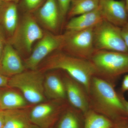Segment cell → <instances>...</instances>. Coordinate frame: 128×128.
Segmentation results:
<instances>
[{
	"mask_svg": "<svg viewBox=\"0 0 128 128\" xmlns=\"http://www.w3.org/2000/svg\"><path fill=\"white\" fill-rule=\"evenodd\" d=\"M121 34L128 49V22L121 28Z\"/></svg>",
	"mask_w": 128,
	"mask_h": 128,
	"instance_id": "25",
	"label": "cell"
},
{
	"mask_svg": "<svg viewBox=\"0 0 128 128\" xmlns=\"http://www.w3.org/2000/svg\"><path fill=\"white\" fill-rule=\"evenodd\" d=\"M94 27L80 31H67L62 34L60 50L83 59L91 58L96 51L93 41Z\"/></svg>",
	"mask_w": 128,
	"mask_h": 128,
	"instance_id": "6",
	"label": "cell"
},
{
	"mask_svg": "<svg viewBox=\"0 0 128 128\" xmlns=\"http://www.w3.org/2000/svg\"><path fill=\"white\" fill-rule=\"evenodd\" d=\"M121 90L122 93L128 91V73L124 77L122 82Z\"/></svg>",
	"mask_w": 128,
	"mask_h": 128,
	"instance_id": "27",
	"label": "cell"
},
{
	"mask_svg": "<svg viewBox=\"0 0 128 128\" xmlns=\"http://www.w3.org/2000/svg\"><path fill=\"white\" fill-rule=\"evenodd\" d=\"M98 76L114 85L121 76L128 73V53L96 50L89 60Z\"/></svg>",
	"mask_w": 128,
	"mask_h": 128,
	"instance_id": "3",
	"label": "cell"
},
{
	"mask_svg": "<svg viewBox=\"0 0 128 128\" xmlns=\"http://www.w3.org/2000/svg\"><path fill=\"white\" fill-rule=\"evenodd\" d=\"M60 15L63 21L67 16L70 7L72 0H57Z\"/></svg>",
	"mask_w": 128,
	"mask_h": 128,
	"instance_id": "23",
	"label": "cell"
},
{
	"mask_svg": "<svg viewBox=\"0 0 128 128\" xmlns=\"http://www.w3.org/2000/svg\"><path fill=\"white\" fill-rule=\"evenodd\" d=\"M19 20L17 4L3 2L0 6V27L4 33L7 40L13 35Z\"/></svg>",
	"mask_w": 128,
	"mask_h": 128,
	"instance_id": "14",
	"label": "cell"
},
{
	"mask_svg": "<svg viewBox=\"0 0 128 128\" xmlns=\"http://www.w3.org/2000/svg\"><path fill=\"white\" fill-rule=\"evenodd\" d=\"M112 128H128V118L115 123Z\"/></svg>",
	"mask_w": 128,
	"mask_h": 128,
	"instance_id": "28",
	"label": "cell"
},
{
	"mask_svg": "<svg viewBox=\"0 0 128 128\" xmlns=\"http://www.w3.org/2000/svg\"><path fill=\"white\" fill-rule=\"evenodd\" d=\"M0 110H1L0 109Z\"/></svg>",
	"mask_w": 128,
	"mask_h": 128,
	"instance_id": "36",
	"label": "cell"
},
{
	"mask_svg": "<svg viewBox=\"0 0 128 128\" xmlns=\"http://www.w3.org/2000/svg\"><path fill=\"white\" fill-rule=\"evenodd\" d=\"M25 69L20 55L7 41L0 60V72L10 78L23 72Z\"/></svg>",
	"mask_w": 128,
	"mask_h": 128,
	"instance_id": "13",
	"label": "cell"
},
{
	"mask_svg": "<svg viewBox=\"0 0 128 128\" xmlns=\"http://www.w3.org/2000/svg\"><path fill=\"white\" fill-rule=\"evenodd\" d=\"M65 100H53L37 104L29 112L32 124L40 128H51L57 122L60 114L67 107Z\"/></svg>",
	"mask_w": 128,
	"mask_h": 128,
	"instance_id": "9",
	"label": "cell"
},
{
	"mask_svg": "<svg viewBox=\"0 0 128 128\" xmlns=\"http://www.w3.org/2000/svg\"><path fill=\"white\" fill-rule=\"evenodd\" d=\"M98 8L104 20L120 28L128 22L125 0H99Z\"/></svg>",
	"mask_w": 128,
	"mask_h": 128,
	"instance_id": "12",
	"label": "cell"
},
{
	"mask_svg": "<svg viewBox=\"0 0 128 128\" xmlns=\"http://www.w3.org/2000/svg\"><path fill=\"white\" fill-rule=\"evenodd\" d=\"M23 96L12 90L0 89V109L2 110L22 109L27 104Z\"/></svg>",
	"mask_w": 128,
	"mask_h": 128,
	"instance_id": "19",
	"label": "cell"
},
{
	"mask_svg": "<svg viewBox=\"0 0 128 128\" xmlns=\"http://www.w3.org/2000/svg\"><path fill=\"white\" fill-rule=\"evenodd\" d=\"M31 128H38V126H35V125H34V124H33L32 126V127H31Z\"/></svg>",
	"mask_w": 128,
	"mask_h": 128,
	"instance_id": "33",
	"label": "cell"
},
{
	"mask_svg": "<svg viewBox=\"0 0 128 128\" xmlns=\"http://www.w3.org/2000/svg\"><path fill=\"white\" fill-rule=\"evenodd\" d=\"M114 85L96 76L88 92L90 109L106 117L114 124L128 119L126 109Z\"/></svg>",
	"mask_w": 128,
	"mask_h": 128,
	"instance_id": "1",
	"label": "cell"
},
{
	"mask_svg": "<svg viewBox=\"0 0 128 128\" xmlns=\"http://www.w3.org/2000/svg\"><path fill=\"white\" fill-rule=\"evenodd\" d=\"M9 78L0 72V89L8 86Z\"/></svg>",
	"mask_w": 128,
	"mask_h": 128,
	"instance_id": "26",
	"label": "cell"
},
{
	"mask_svg": "<svg viewBox=\"0 0 128 128\" xmlns=\"http://www.w3.org/2000/svg\"><path fill=\"white\" fill-rule=\"evenodd\" d=\"M125 4L128 12V0H125Z\"/></svg>",
	"mask_w": 128,
	"mask_h": 128,
	"instance_id": "32",
	"label": "cell"
},
{
	"mask_svg": "<svg viewBox=\"0 0 128 128\" xmlns=\"http://www.w3.org/2000/svg\"><path fill=\"white\" fill-rule=\"evenodd\" d=\"M99 0H76L72 2L67 16L70 18L88 13L98 8Z\"/></svg>",
	"mask_w": 128,
	"mask_h": 128,
	"instance_id": "21",
	"label": "cell"
},
{
	"mask_svg": "<svg viewBox=\"0 0 128 128\" xmlns=\"http://www.w3.org/2000/svg\"><path fill=\"white\" fill-rule=\"evenodd\" d=\"M4 122V110H0V128H2Z\"/></svg>",
	"mask_w": 128,
	"mask_h": 128,
	"instance_id": "30",
	"label": "cell"
},
{
	"mask_svg": "<svg viewBox=\"0 0 128 128\" xmlns=\"http://www.w3.org/2000/svg\"><path fill=\"white\" fill-rule=\"evenodd\" d=\"M103 19L98 7L92 11L70 18L66 25V30H86L94 27Z\"/></svg>",
	"mask_w": 128,
	"mask_h": 128,
	"instance_id": "15",
	"label": "cell"
},
{
	"mask_svg": "<svg viewBox=\"0 0 128 128\" xmlns=\"http://www.w3.org/2000/svg\"><path fill=\"white\" fill-rule=\"evenodd\" d=\"M93 41L96 50L128 53L121 34V28L102 20L93 28Z\"/></svg>",
	"mask_w": 128,
	"mask_h": 128,
	"instance_id": "7",
	"label": "cell"
},
{
	"mask_svg": "<svg viewBox=\"0 0 128 128\" xmlns=\"http://www.w3.org/2000/svg\"><path fill=\"white\" fill-rule=\"evenodd\" d=\"M84 114L72 106L66 107L57 121L56 128H83Z\"/></svg>",
	"mask_w": 128,
	"mask_h": 128,
	"instance_id": "18",
	"label": "cell"
},
{
	"mask_svg": "<svg viewBox=\"0 0 128 128\" xmlns=\"http://www.w3.org/2000/svg\"><path fill=\"white\" fill-rule=\"evenodd\" d=\"M46 0H21L18 8L24 13H33L45 2Z\"/></svg>",
	"mask_w": 128,
	"mask_h": 128,
	"instance_id": "22",
	"label": "cell"
},
{
	"mask_svg": "<svg viewBox=\"0 0 128 128\" xmlns=\"http://www.w3.org/2000/svg\"><path fill=\"white\" fill-rule=\"evenodd\" d=\"M7 42V39L4 33L0 27V60L4 49L5 46Z\"/></svg>",
	"mask_w": 128,
	"mask_h": 128,
	"instance_id": "24",
	"label": "cell"
},
{
	"mask_svg": "<svg viewBox=\"0 0 128 128\" xmlns=\"http://www.w3.org/2000/svg\"><path fill=\"white\" fill-rule=\"evenodd\" d=\"M4 2L3 0H0V6L2 4V2Z\"/></svg>",
	"mask_w": 128,
	"mask_h": 128,
	"instance_id": "34",
	"label": "cell"
},
{
	"mask_svg": "<svg viewBox=\"0 0 128 128\" xmlns=\"http://www.w3.org/2000/svg\"><path fill=\"white\" fill-rule=\"evenodd\" d=\"M59 70L64 71L84 86L88 94L92 78L96 76V70L88 60L74 57L60 50L46 58L42 72Z\"/></svg>",
	"mask_w": 128,
	"mask_h": 128,
	"instance_id": "2",
	"label": "cell"
},
{
	"mask_svg": "<svg viewBox=\"0 0 128 128\" xmlns=\"http://www.w3.org/2000/svg\"><path fill=\"white\" fill-rule=\"evenodd\" d=\"M63 79L69 103L84 114L90 109L89 96L86 88L66 73Z\"/></svg>",
	"mask_w": 128,
	"mask_h": 128,
	"instance_id": "11",
	"label": "cell"
},
{
	"mask_svg": "<svg viewBox=\"0 0 128 128\" xmlns=\"http://www.w3.org/2000/svg\"><path fill=\"white\" fill-rule=\"evenodd\" d=\"M44 32L32 13H24L13 35L7 41L20 55L28 56L34 43L41 39Z\"/></svg>",
	"mask_w": 128,
	"mask_h": 128,
	"instance_id": "4",
	"label": "cell"
},
{
	"mask_svg": "<svg viewBox=\"0 0 128 128\" xmlns=\"http://www.w3.org/2000/svg\"><path fill=\"white\" fill-rule=\"evenodd\" d=\"M76 0H72V2L73 1H74Z\"/></svg>",
	"mask_w": 128,
	"mask_h": 128,
	"instance_id": "35",
	"label": "cell"
},
{
	"mask_svg": "<svg viewBox=\"0 0 128 128\" xmlns=\"http://www.w3.org/2000/svg\"><path fill=\"white\" fill-rule=\"evenodd\" d=\"M62 34H57L44 30L43 36L37 41L30 55L24 62L25 69L36 70L43 60L52 53L60 50Z\"/></svg>",
	"mask_w": 128,
	"mask_h": 128,
	"instance_id": "8",
	"label": "cell"
},
{
	"mask_svg": "<svg viewBox=\"0 0 128 128\" xmlns=\"http://www.w3.org/2000/svg\"><path fill=\"white\" fill-rule=\"evenodd\" d=\"M3 0L5 2H13L17 4L18 2H20L21 0Z\"/></svg>",
	"mask_w": 128,
	"mask_h": 128,
	"instance_id": "31",
	"label": "cell"
},
{
	"mask_svg": "<svg viewBox=\"0 0 128 128\" xmlns=\"http://www.w3.org/2000/svg\"><path fill=\"white\" fill-rule=\"evenodd\" d=\"M45 97L52 100H65L66 98L63 77L58 73H50L46 75L44 81Z\"/></svg>",
	"mask_w": 128,
	"mask_h": 128,
	"instance_id": "16",
	"label": "cell"
},
{
	"mask_svg": "<svg viewBox=\"0 0 128 128\" xmlns=\"http://www.w3.org/2000/svg\"><path fill=\"white\" fill-rule=\"evenodd\" d=\"M44 79L41 70H29L10 77L8 86L20 91L28 102L38 104L45 99Z\"/></svg>",
	"mask_w": 128,
	"mask_h": 128,
	"instance_id": "5",
	"label": "cell"
},
{
	"mask_svg": "<svg viewBox=\"0 0 128 128\" xmlns=\"http://www.w3.org/2000/svg\"></svg>",
	"mask_w": 128,
	"mask_h": 128,
	"instance_id": "37",
	"label": "cell"
},
{
	"mask_svg": "<svg viewBox=\"0 0 128 128\" xmlns=\"http://www.w3.org/2000/svg\"><path fill=\"white\" fill-rule=\"evenodd\" d=\"M119 95L122 102L124 106L126 109V112H127L128 116V101L124 97L122 93H120Z\"/></svg>",
	"mask_w": 128,
	"mask_h": 128,
	"instance_id": "29",
	"label": "cell"
},
{
	"mask_svg": "<svg viewBox=\"0 0 128 128\" xmlns=\"http://www.w3.org/2000/svg\"><path fill=\"white\" fill-rule=\"evenodd\" d=\"M4 122L2 128H31L33 124L29 112L23 108L4 110Z\"/></svg>",
	"mask_w": 128,
	"mask_h": 128,
	"instance_id": "17",
	"label": "cell"
},
{
	"mask_svg": "<svg viewBox=\"0 0 128 128\" xmlns=\"http://www.w3.org/2000/svg\"><path fill=\"white\" fill-rule=\"evenodd\" d=\"M32 14L42 28L55 34L63 23L57 0H46Z\"/></svg>",
	"mask_w": 128,
	"mask_h": 128,
	"instance_id": "10",
	"label": "cell"
},
{
	"mask_svg": "<svg viewBox=\"0 0 128 128\" xmlns=\"http://www.w3.org/2000/svg\"><path fill=\"white\" fill-rule=\"evenodd\" d=\"M84 116L83 128H112L114 125L110 120L91 109Z\"/></svg>",
	"mask_w": 128,
	"mask_h": 128,
	"instance_id": "20",
	"label": "cell"
}]
</instances>
